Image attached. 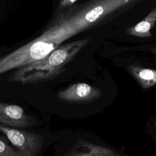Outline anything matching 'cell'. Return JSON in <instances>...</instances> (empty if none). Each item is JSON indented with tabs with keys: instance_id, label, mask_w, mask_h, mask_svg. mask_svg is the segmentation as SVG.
Instances as JSON below:
<instances>
[{
	"instance_id": "6",
	"label": "cell",
	"mask_w": 156,
	"mask_h": 156,
	"mask_svg": "<svg viewBox=\"0 0 156 156\" xmlns=\"http://www.w3.org/2000/svg\"><path fill=\"white\" fill-rule=\"evenodd\" d=\"M37 120L27 115L19 105L0 103L1 124L10 127H30L37 123Z\"/></svg>"
},
{
	"instance_id": "7",
	"label": "cell",
	"mask_w": 156,
	"mask_h": 156,
	"mask_svg": "<svg viewBox=\"0 0 156 156\" xmlns=\"http://www.w3.org/2000/svg\"><path fill=\"white\" fill-rule=\"evenodd\" d=\"M66 156H120L114 151L100 145L79 140Z\"/></svg>"
},
{
	"instance_id": "10",
	"label": "cell",
	"mask_w": 156,
	"mask_h": 156,
	"mask_svg": "<svg viewBox=\"0 0 156 156\" xmlns=\"http://www.w3.org/2000/svg\"><path fill=\"white\" fill-rule=\"evenodd\" d=\"M0 156H21L18 152L15 151L10 146L0 140Z\"/></svg>"
},
{
	"instance_id": "12",
	"label": "cell",
	"mask_w": 156,
	"mask_h": 156,
	"mask_svg": "<svg viewBox=\"0 0 156 156\" xmlns=\"http://www.w3.org/2000/svg\"><path fill=\"white\" fill-rule=\"evenodd\" d=\"M151 51L153 53L155 54V55H156V47H154V48H151Z\"/></svg>"
},
{
	"instance_id": "5",
	"label": "cell",
	"mask_w": 156,
	"mask_h": 156,
	"mask_svg": "<svg viewBox=\"0 0 156 156\" xmlns=\"http://www.w3.org/2000/svg\"><path fill=\"white\" fill-rule=\"evenodd\" d=\"M101 95L102 91L99 88L86 83L79 82L58 91L57 98L68 103L83 104L94 101Z\"/></svg>"
},
{
	"instance_id": "9",
	"label": "cell",
	"mask_w": 156,
	"mask_h": 156,
	"mask_svg": "<svg viewBox=\"0 0 156 156\" xmlns=\"http://www.w3.org/2000/svg\"><path fill=\"white\" fill-rule=\"evenodd\" d=\"M128 69L144 88H149L156 85V70L135 65L129 66Z\"/></svg>"
},
{
	"instance_id": "2",
	"label": "cell",
	"mask_w": 156,
	"mask_h": 156,
	"mask_svg": "<svg viewBox=\"0 0 156 156\" xmlns=\"http://www.w3.org/2000/svg\"><path fill=\"white\" fill-rule=\"evenodd\" d=\"M129 2L127 0H98L69 16L62 17L43 32L42 35L61 44L90 26L101 17Z\"/></svg>"
},
{
	"instance_id": "11",
	"label": "cell",
	"mask_w": 156,
	"mask_h": 156,
	"mask_svg": "<svg viewBox=\"0 0 156 156\" xmlns=\"http://www.w3.org/2000/svg\"><path fill=\"white\" fill-rule=\"evenodd\" d=\"M77 1L78 0H60L58 7L60 9H65L71 6Z\"/></svg>"
},
{
	"instance_id": "4",
	"label": "cell",
	"mask_w": 156,
	"mask_h": 156,
	"mask_svg": "<svg viewBox=\"0 0 156 156\" xmlns=\"http://www.w3.org/2000/svg\"><path fill=\"white\" fill-rule=\"evenodd\" d=\"M0 130L10 143L18 149V152L21 156H37L40 153L43 140L41 135L2 124L0 125Z\"/></svg>"
},
{
	"instance_id": "3",
	"label": "cell",
	"mask_w": 156,
	"mask_h": 156,
	"mask_svg": "<svg viewBox=\"0 0 156 156\" xmlns=\"http://www.w3.org/2000/svg\"><path fill=\"white\" fill-rule=\"evenodd\" d=\"M60 45V43L41 35L0 59V73L38 62Z\"/></svg>"
},
{
	"instance_id": "1",
	"label": "cell",
	"mask_w": 156,
	"mask_h": 156,
	"mask_svg": "<svg viewBox=\"0 0 156 156\" xmlns=\"http://www.w3.org/2000/svg\"><path fill=\"white\" fill-rule=\"evenodd\" d=\"M90 40L85 38L60 45L42 60L16 69L9 80L34 84L53 79L66 70V65Z\"/></svg>"
},
{
	"instance_id": "8",
	"label": "cell",
	"mask_w": 156,
	"mask_h": 156,
	"mask_svg": "<svg viewBox=\"0 0 156 156\" xmlns=\"http://www.w3.org/2000/svg\"><path fill=\"white\" fill-rule=\"evenodd\" d=\"M156 23V8L151 11L145 18L136 24L126 29V32L132 36L149 38L152 36L151 29Z\"/></svg>"
}]
</instances>
